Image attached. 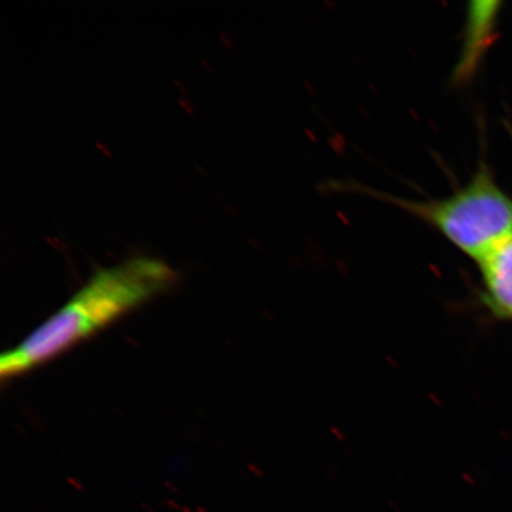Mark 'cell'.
Returning <instances> with one entry per match:
<instances>
[{"label": "cell", "mask_w": 512, "mask_h": 512, "mask_svg": "<svg viewBox=\"0 0 512 512\" xmlns=\"http://www.w3.org/2000/svg\"><path fill=\"white\" fill-rule=\"evenodd\" d=\"M177 273L158 259L140 256L96 272L55 315L0 357L3 380L54 360L115 320L169 290Z\"/></svg>", "instance_id": "obj_1"}, {"label": "cell", "mask_w": 512, "mask_h": 512, "mask_svg": "<svg viewBox=\"0 0 512 512\" xmlns=\"http://www.w3.org/2000/svg\"><path fill=\"white\" fill-rule=\"evenodd\" d=\"M363 191L430 224L477 261L512 236V201L484 163L463 188L438 200H407L368 188Z\"/></svg>", "instance_id": "obj_2"}, {"label": "cell", "mask_w": 512, "mask_h": 512, "mask_svg": "<svg viewBox=\"0 0 512 512\" xmlns=\"http://www.w3.org/2000/svg\"><path fill=\"white\" fill-rule=\"evenodd\" d=\"M478 262L489 305L498 315L512 317V236Z\"/></svg>", "instance_id": "obj_3"}, {"label": "cell", "mask_w": 512, "mask_h": 512, "mask_svg": "<svg viewBox=\"0 0 512 512\" xmlns=\"http://www.w3.org/2000/svg\"><path fill=\"white\" fill-rule=\"evenodd\" d=\"M499 3H472L469 17V38H467L466 49L462 67V75L471 72L479 59L478 54L491 41L492 28L495 27L497 6Z\"/></svg>", "instance_id": "obj_4"}]
</instances>
